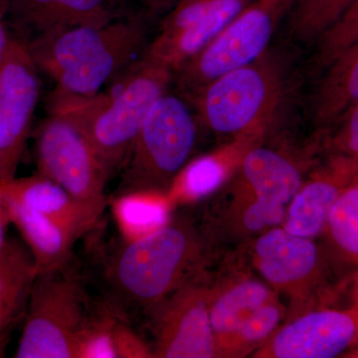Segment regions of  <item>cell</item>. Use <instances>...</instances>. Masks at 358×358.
<instances>
[{
	"label": "cell",
	"instance_id": "obj_9",
	"mask_svg": "<svg viewBox=\"0 0 358 358\" xmlns=\"http://www.w3.org/2000/svg\"><path fill=\"white\" fill-rule=\"evenodd\" d=\"M27 42L11 37L0 57V183L16 178L40 96Z\"/></svg>",
	"mask_w": 358,
	"mask_h": 358
},
{
	"label": "cell",
	"instance_id": "obj_11",
	"mask_svg": "<svg viewBox=\"0 0 358 358\" xmlns=\"http://www.w3.org/2000/svg\"><path fill=\"white\" fill-rule=\"evenodd\" d=\"M253 0H179L145 56L176 72Z\"/></svg>",
	"mask_w": 358,
	"mask_h": 358
},
{
	"label": "cell",
	"instance_id": "obj_31",
	"mask_svg": "<svg viewBox=\"0 0 358 358\" xmlns=\"http://www.w3.org/2000/svg\"><path fill=\"white\" fill-rule=\"evenodd\" d=\"M338 124L334 145L341 154L358 160V102L345 113Z\"/></svg>",
	"mask_w": 358,
	"mask_h": 358
},
{
	"label": "cell",
	"instance_id": "obj_17",
	"mask_svg": "<svg viewBox=\"0 0 358 358\" xmlns=\"http://www.w3.org/2000/svg\"><path fill=\"white\" fill-rule=\"evenodd\" d=\"M301 166L288 152L255 145L245 155L235 186L259 200L288 207L303 183Z\"/></svg>",
	"mask_w": 358,
	"mask_h": 358
},
{
	"label": "cell",
	"instance_id": "obj_32",
	"mask_svg": "<svg viewBox=\"0 0 358 358\" xmlns=\"http://www.w3.org/2000/svg\"><path fill=\"white\" fill-rule=\"evenodd\" d=\"M11 0H0V57L6 50L10 41L11 36L7 32L6 26V16L10 9Z\"/></svg>",
	"mask_w": 358,
	"mask_h": 358
},
{
	"label": "cell",
	"instance_id": "obj_26",
	"mask_svg": "<svg viewBox=\"0 0 358 358\" xmlns=\"http://www.w3.org/2000/svg\"><path fill=\"white\" fill-rule=\"evenodd\" d=\"M355 0H294L291 31L299 41L317 42Z\"/></svg>",
	"mask_w": 358,
	"mask_h": 358
},
{
	"label": "cell",
	"instance_id": "obj_8",
	"mask_svg": "<svg viewBox=\"0 0 358 358\" xmlns=\"http://www.w3.org/2000/svg\"><path fill=\"white\" fill-rule=\"evenodd\" d=\"M35 150L37 173L51 179L77 199L106 208L109 174L74 117L50 110L37 131Z\"/></svg>",
	"mask_w": 358,
	"mask_h": 358
},
{
	"label": "cell",
	"instance_id": "obj_6",
	"mask_svg": "<svg viewBox=\"0 0 358 358\" xmlns=\"http://www.w3.org/2000/svg\"><path fill=\"white\" fill-rule=\"evenodd\" d=\"M86 292L69 264L38 273L33 282L16 358H73L91 319Z\"/></svg>",
	"mask_w": 358,
	"mask_h": 358
},
{
	"label": "cell",
	"instance_id": "obj_28",
	"mask_svg": "<svg viewBox=\"0 0 358 358\" xmlns=\"http://www.w3.org/2000/svg\"><path fill=\"white\" fill-rule=\"evenodd\" d=\"M113 315H92L75 341L73 358H117Z\"/></svg>",
	"mask_w": 358,
	"mask_h": 358
},
{
	"label": "cell",
	"instance_id": "obj_20",
	"mask_svg": "<svg viewBox=\"0 0 358 358\" xmlns=\"http://www.w3.org/2000/svg\"><path fill=\"white\" fill-rule=\"evenodd\" d=\"M4 199L10 222L16 226L31 252L37 274L70 263L73 246L78 239L70 230L40 212Z\"/></svg>",
	"mask_w": 358,
	"mask_h": 358
},
{
	"label": "cell",
	"instance_id": "obj_24",
	"mask_svg": "<svg viewBox=\"0 0 358 358\" xmlns=\"http://www.w3.org/2000/svg\"><path fill=\"white\" fill-rule=\"evenodd\" d=\"M324 233L334 256L358 272V174L339 195Z\"/></svg>",
	"mask_w": 358,
	"mask_h": 358
},
{
	"label": "cell",
	"instance_id": "obj_1",
	"mask_svg": "<svg viewBox=\"0 0 358 358\" xmlns=\"http://www.w3.org/2000/svg\"><path fill=\"white\" fill-rule=\"evenodd\" d=\"M145 40V21L133 17L44 33L27 45L38 69L57 85L56 91L88 98L128 69Z\"/></svg>",
	"mask_w": 358,
	"mask_h": 358
},
{
	"label": "cell",
	"instance_id": "obj_10",
	"mask_svg": "<svg viewBox=\"0 0 358 358\" xmlns=\"http://www.w3.org/2000/svg\"><path fill=\"white\" fill-rule=\"evenodd\" d=\"M211 288L200 275L152 307L157 358L217 357L209 301Z\"/></svg>",
	"mask_w": 358,
	"mask_h": 358
},
{
	"label": "cell",
	"instance_id": "obj_3",
	"mask_svg": "<svg viewBox=\"0 0 358 358\" xmlns=\"http://www.w3.org/2000/svg\"><path fill=\"white\" fill-rule=\"evenodd\" d=\"M206 246V235L192 222L171 219L143 239L122 242L108 278L122 300L152 308L199 275Z\"/></svg>",
	"mask_w": 358,
	"mask_h": 358
},
{
	"label": "cell",
	"instance_id": "obj_19",
	"mask_svg": "<svg viewBox=\"0 0 358 358\" xmlns=\"http://www.w3.org/2000/svg\"><path fill=\"white\" fill-rule=\"evenodd\" d=\"M37 275L31 252L18 240H7L0 248V357L9 336L25 315Z\"/></svg>",
	"mask_w": 358,
	"mask_h": 358
},
{
	"label": "cell",
	"instance_id": "obj_7",
	"mask_svg": "<svg viewBox=\"0 0 358 358\" xmlns=\"http://www.w3.org/2000/svg\"><path fill=\"white\" fill-rule=\"evenodd\" d=\"M294 0H253L199 54L173 74L181 91L192 96L228 71L262 56L280 18Z\"/></svg>",
	"mask_w": 358,
	"mask_h": 358
},
{
	"label": "cell",
	"instance_id": "obj_30",
	"mask_svg": "<svg viewBox=\"0 0 358 358\" xmlns=\"http://www.w3.org/2000/svg\"><path fill=\"white\" fill-rule=\"evenodd\" d=\"M114 343L117 358H154V350L128 324L117 320Z\"/></svg>",
	"mask_w": 358,
	"mask_h": 358
},
{
	"label": "cell",
	"instance_id": "obj_34",
	"mask_svg": "<svg viewBox=\"0 0 358 358\" xmlns=\"http://www.w3.org/2000/svg\"><path fill=\"white\" fill-rule=\"evenodd\" d=\"M134 1L140 2L143 6H148V8L162 9L173 6L176 2L178 3L179 0H134Z\"/></svg>",
	"mask_w": 358,
	"mask_h": 358
},
{
	"label": "cell",
	"instance_id": "obj_12",
	"mask_svg": "<svg viewBox=\"0 0 358 358\" xmlns=\"http://www.w3.org/2000/svg\"><path fill=\"white\" fill-rule=\"evenodd\" d=\"M358 343V306L313 310L291 320L254 352L256 358H333Z\"/></svg>",
	"mask_w": 358,
	"mask_h": 358
},
{
	"label": "cell",
	"instance_id": "obj_23",
	"mask_svg": "<svg viewBox=\"0 0 358 358\" xmlns=\"http://www.w3.org/2000/svg\"><path fill=\"white\" fill-rule=\"evenodd\" d=\"M173 207L166 192L136 190L117 194L112 201V212L122 242L136 241L157 232L171 220Z\"/></svg>",
	"mask_w": 358,
	"mask_h": 358
},
{
	"label": "cell",
	"instance_id": "obj_5",
	"mask_svg": "<svg viewBox=\"0 0 358 358\" xmlns=\"http://www.w3.org/2000/svg\"><path fill=\"white\" fill-rule=\"evenodd\" d=\"M196 124L180 98L164 93L141 127L124 166L120 193L136 190L166 192L189 159Z\"/></svg>",
	"mask_w": 358,
	"mask_h": 358
},
{
	"label": "cell",
	"instance_id": "obj_22",
	"mask_svg": "<svg viewBox=\"0 0 358 358\" xmlns=\"http://www.w3.org/2000/svg\"><path fill=\"white\" fill-rule=\"evenodd\" d=\"M275 298V289L267 282L252 278L211 289L209 315L217 348L252 313Z\"/></svg>",
	"mask_w": 358,
	"mask_h": 358
},
{
	"label": "cell",
	"instance_id": "obj_13",
	"mask_svg": "<svg viewBox=\"0 0 358 358\" xmlns=\"http://www.w3.org/2000/svg\"><path fill=\"white\" fill-rule=\"evenodd\" d=\"M255 268L268 286L288 294L293 301L305 300L320 275V252L313 239L272 228L254 242Z\"/></svg>",
	"mask_w": 358,
	"mask_h": 358
},
{
	"label": "cell",
	"instance_id": "obj_33",
	"mask_svg": "<svg viewBox=\"0 0 358 358\" xmlns=\"http://www.w3.org/2000/svg\"><path fill=\"white\" fill-rule=\"evenodd\" d=\"M9 223L11 222L8 212H7L6 199H4L1 188H0V248L6 243V230Z\"/></svg>",
	"mask_w": 358,
	"mask_h": 358
},
{
	"label": "cell",
	"instance_id": "obj_14",
	"mask_svg": "<svg viewBox=\"0 0 358 358\" xmlns=\"http://www.w3.org/2000/svg\"><path fill=\"white\" fill-rule=\"evenodd\" d=\"M358 174V160L339 154L315 171L287 207L282 227L291 234L313 239L324 233L339 195Z\"/></svg>",
	"mask_w": 358,
	"mask_h": 358
},
{
	"label": "cell",
	"instance_id": "obj_15",
	"mask_svg": "<svg viewBox=\"0 0 358 358\" xmlns=\"http://www.w3.org/2000/svg\"><path fill=\"white\" fill-rule=\"evenodd\" d=\"M268 126H259L237 134L229 145L201 155L185 164L166 190L173 205L199 201L219 189L236 173L245 155L261 143Z\"/></svg>",
	"mask_w": 358,
	"mask_h": 358
},
{
	"label": "cell",
	"instance_id": "obj_29",
	"mask_svg": "<svg viewBox=\"0 0 358 358\" xmlns=\"http://www.w3.org/2000/svg\"><path fill=\"white\" fill-rule=\"evenodd\" d=\"M358 40V0L319 40L315 62L326 70L336 58Z\"/></svg>",
	"mask_w": 358,
	"mask_h": 358
},
{
	"label": "cell",
	"instance_id": "obj_4",
	"mask_svg": "<svg viewBox=\"0 0 358 358\" xmlns=\"http://www.w3.org/2000/svg\"><path fill=\"white\" fill-rule=\"evenodd\" d=\"M282 91L281 66L265 52L253 62L212 80L192 98L205 126L214 133L237 136L268 126Z\"/></svg>",
	"mask_w": 358,
	"mask_h": 358
},
{
	"label": "cell",
	"instance_id": "obj_2",
	"mask_svg": "<svg viewBox=\"0 0 358 358\" xmlns=\"http://www.w3.org/2000/svg\"><path fill=\"white\" fill-rule=\"evenodd\" d=\"M173 78V71L143 55L109 92L88 98L54 92L50 110L79 122L110 178L122 169L148 113Z\"/></svg>",
	"mask_w": 358,
	"mask_h": 358
},
{
	"label": "cell",
	"instance_id": "obj_21",
	"mask_svg": "<svg viewBox=\"0 0 358 358\" xmlns=\"http://www.w3.org/2000/svg\"><path fill=\"white\" fill-rule=\"evenodd\" d=\"M358 102V40L326 69L313 98V122L326 129Z\"/></svg>",
	"mask_w": 358,
	"mask_h": 358
},
{
	"label": "cell",
	"instance_id": "obj_27",
	"mask_svg": "<svg viewBox=\"0 0 358 358\" xmlns=\"http://www.w3.org/2000/svg\"><path fill=\"white\" fill-rule=\"evenodd\" d=\"M237 201L234 214L235 225L245 235H260L272 228L282 226L286 216L287 207L254 199L249 193L235 186Z\"/></svg>",
	"mask_w": 358,
	"mask_h": 358
},
{
	"label": "cell",
	"instance_id": "obj_18",
	"mask_svg": "<svg viewBox=\"0 0 358 358\" xmlns=\"http://www.w3.org/2000/svg\"><path fill=\"white\" fill-rule=\"evenodd\" d=\"M109 0H11L9 13L20 27L36 35L114 20ZM35 35V36H36Z\"/></svg>",
	"mask_w": 358,
	"mask_h": 358
},
{
	"label": "cell",
	"instance_id": "obj_16",
	"mask_svg": "<svg viewBox=\"0 0 358 358\" xmlns=\"http://www.w3.org/2000/svg\"><path fill=\"white\" fill-rule=\"evenodd\" d=\"M3 196L44 214L79 239L93 229L105 208L77 199L51 179L36 173L0 183Z\"/></svg>",
	"mask_w": 358,
	"mask_h": 358
},
{
	"label": "cell",
	"instance_id": "obj_25",
	"mask_svg": "<svg viewBox=\"0 0 358 358\" xmlns=\"http://www.w3.org/2000/svg\"><path fill=\"white\" fill-rule=\"evenodd\" d=\"M285 308L278 298L257 308L217 348V357H242L256 352L279 329Z\"/></svg>",
	"mask_w": 358,
	"mask_h": 358
}]
</instances>
